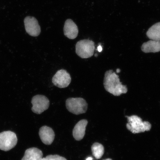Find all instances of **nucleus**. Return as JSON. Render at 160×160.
<instances>
[{
  "label": "nucleus",
  "instance_id": "nucleus-15",
  "mask_svg": "<svg viewBox=\"0 0 160 160\" xmlns=\"http://www.w3.org/2000/svg\"><path fill=\"white\" fill-rule=\"evenodd\" d=\"M91 150L93 156L97 159H101L104 153L103 146L97 142L93 143L92 146Z\"/></svg>",
  "mask_w": 160,
  "mask_h": 160
},
{
  "label": "nucleus",
  "instance_id": "nucleus-6",
  "mask_svg": "<svg viewBox=\"0 0 160 160\" xmlns=\"http://www.w3.org/2000/svg\"><path fill=\"white\" fill-rule=\"evenodd\" d=\"M31 103L32 104V111L37 114H41L48 109L50 105L49 100L45 96L38 95L32 98Z\"/></svg>",
  "mask_w": 160,
  "mask_h": 160
},
{
  "label": "nucleus",
  "instance_id": "nucleus-11",
  "mask_svg": "<svg viewBox=\"0 0 160 160\" xmlns=\"http://www.w3.org/2000/svg\"><path fill=\"white\" fill-rule=\"evenodd\" d=\"M88 123L87 120L82 119L75 125L73 130V135L76 140L80 141L83 139Z\"/></svg>",
  "mask_w": 160,
  "mask_h": 160
},
{
  "label": "nucleus",
  "instance_id": "nucleus-2",
  "mask_svg": "<svg viewBox=\"0 0 160 160\" xmlns=\"http://www.w3.org/2000/svg\"><path fill=\"white\" fill-rule=\"evenodd\" d=\"M128 120L127 128L128 130L134 134L149 131L152 126L149 122L143 121L141 118L137 115L126 117Z\"/></svg>",
  "mask_w": 160,
  "mask_h": 160
},
{
  "label": "nucleus",
  "instance_id": "nucleus-7",
  "mask_svg": "<svg viewBox=\"0 0 160 160\" xmlns=\"http://www.w3.org/2000/svg\"><path fill=\"white\" fill-rule=\"evenodd\" d=\"M52 82L56 87L63 88L69 85L71 82V78L66 70L61 69L58 71L54 75Z\"/></svg>",
  "mask_w": 160,
  "mask_h": 160
},
{
  "label": "nucleus",
  "instance_id": "nucleus-17",
  "mask_svg": "<svg viewBox=\"0 0 160 160\" xmlns=\"http://www.w3.org/2000/svg\"><path fill=\"white\" fill-rule=\"evenodd\" d=\"M98 50L99 52H101L102 50V48L101 45H99L98 47Z\"/></svg>",
  "mask_w": 160,
  "mask_h": 160
},
{
  "label": "nucleus",
  "instance_id": "nucleus-3",
  "mask_svg": "<svg viewBox=\"0 0 160 160\" xmlns=\"http://www.w3.org/2000/svg\"><path fill=\"white\" fill-rule=\"evenodd\" d=\"M66 106L68 111L76 115L84 113L88 105L85 100L81 98H71L66 100Z\"/></svg>",
  "mask_w": 160,
  "mask_h": 160
},
{
  "label": "nucleus",
  "instance_id": "nucleus-12",
  "mask_svg": "<svg viewBox=\"0 0 160 160\" xmlns=\"http://www.w3.org/2000/svg\"><path fill=\"white\" fill-rule=\"evenodd\" d=\"M43 153L37 148H31L26 150L21 160H40L43 157Z\"/></svg>",
  "mask_w": 160,
  "mask_h": 160
},
{
  "label": "nucleus",
  "instance_id": "nucleus-20",
  "mask_svg": "<svg viewBox=\"0 0 160 160\" xmlns=\"http://www.w3.org/2000/svg\"><path fill=\"white\" fill-rule=\"evenodd\" d=\"M103 160H112L111 159L108 158V159H105Z\"/></svg>",
  "mask_w": 160,
  "mask_h": 160
},
{
  "label": "nucleus",
  "instance_id": "nucleus-13",
  "mask_svg": "<svg viewBox=\"0 0 160 160\" xmlns=\"http://www.w3.org/2000/svg\"><path fill=\"white\" fill-rule=\"evenodd\" d=\"M141 49L144 52L156 53L160 51V41L151 40L143 44Z\"/></svg>",
  "mask_w": 160,
  "mask_h": 160
},
{
  "label": "nucleus",
  "instance_id": "nucleus-18",
  "mask_svg": "<svg viewBox=\"0 0 160 160\" xmlns=\"http://www.w3.org/2000/svg\"><path fill=\"white\" fill-rule=\"evenodd\" d=\"M93 158L91 157H89L86 160H93Z\"/></svg>",
  "mask_w": 160,
  "mask_h": 160
},
{
  "label": "nucleus",
  "instance_id": "nucleus-1",
  "mask_svg": "<svg viewBox=\"0 0 160 160\" xmlns=\"http://www.w3.org/2000/svg\"><path fill=\"white\" fill-rule=\"evenodd\" d=\"M103 85L106 91L115 96L127 93L128 89L120 81L119 77L112 70L106 72L104 79Z\"/></svg>",
  "mask_w": 160,
  "mask_h": 160
},
{
  "label": "nucleus",
  "instance_id": "nucleus-16",
  "mask_svg": "<svg viewBox=\"0 0 160 160\" xmlns=\"http://www.w3.org/2000/svg\"><path fill=\"white\" fill-rule=\"evenodd\" d=\"M40 160H67L64 157L59 155H49L45 158H42Z\"/></svg>",
  "mask_w": 160,
  "mask_h": 160
},
{
  "label": "nucleus",
  "instance_id": "nucleus-9",
  "mask_svg": "<svg viewBox=\"0 0 160 160\" xmlns=\"http://www.w3.org/2000/svg\"><path fill=\"white\" fill-rule=\"evenodd\" d=\"M39 134L41 141L46 145H51L55 139V134L53 130L47 126L41 128Z\"/></svg>",
  "mask_w": 160,
  "mask_h": 160
},
{
  "label": "nucleus",
  "instance_id": "nucleus-10",
  "mask_svg": "<svg viewBox=\"0 0 160 160\" xmlns=\"http://www.w3.org/2000/svg\"><path fill=\"white\" fill-rule=\"evenodd\" d=\"M63 31L66 37L71 39L76 38L79 32L77 26L71 19H68L65 21Z\"/></svg>",
  "mask_w": 160,
  "mask_h": 160
},
{
  "label": "nucleus",
  "instance_id": "nucleus-5",
  "mask_svg": "<svg viewBox=\"0 0 160 160\" xmlns=\"http://www.w3.org/2000/svg\"><path fill=\"white\" fill-rule=\"evenodd\" d=\"M17 135L13 132L4 131L0 133V150L8 151L13 148L17 144Z\"/></svg>",
  "mask_w": 160,
  "mask_h": 160
},
{
  "label": "nucleus",
  "instance_id": "nucleus-8",
  "mask_svg": "<svg viewBox=\"0 0 160 160\" xmlns=\"http://www.w3.org/2000/svg\"><path fill=\"white\" fill-rule=\"evenodd\" d=\"M24 23L26 31L30 36L37 37L40 35L41 27L36 18L28 16L25 19Z\"/></svg>",
  "mask_w": 160,
  "mask_h": 160
},
{
  "label": "nucleus",
  "instance_id": "nucleus-19",
  "mask_svg": "<svg viewBox=\"0 0 160 160\" xmlns=\"http://www.w3.org/2000/svg\"><path fill=\"white\" fill-rule=\"evenodd\" d=\"M117 73H119L120 72V70L119 69H117Z\"/></svg>",
  "mask_w": 160,
  "mask_h": 160
},
{
  "label": "nucleus",
  "instance_id": "nucleus-14",
  "mask_svg": "<svg viewBox=\"0 0 160 160\" xmlns=\"http://www.w3.org/2000/svg\"><path fill=\"white\" fill-rule=\"evenodd\" d=\"M147 35L151 40L160 41V22L152 26L147 32Z\"/></svg>",
  "mask_w": 160,
  "mask_h": 160
},
{
  "label": "nucleus",
  "instance_id": "nucleus-4",
  "mask_svg": "<svg viewBox=\"0 0 160 160\" xmlns=\"http://www.w3.org/2000/svg\"><path fill=\"white\" fill-rule=\"evenodd\" d=\"M95 48V43L93 41L82 40L76 44V52L82 58L87 59L93 55Z\"/></svg>",
  "mask_w": 160,
  "mask_h": 160
}]
</instances>
